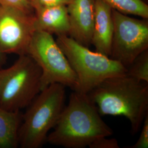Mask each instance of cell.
<instances>
[{
  "instance_id": "obj_1",
  "label": "cell",
  "mask_w": 148,
  "mask_h": 148,
  "mask_svg": "<svg viewBox=\"0 0 148 148\" xmlns=\"http://www.w3.org/2000/svg\"><path fill=\"white\" fill-rule=\"evenodd\" d=\"M101 116L88 94L73 91L47 142L65 148L88 147L98 138L113 134Z\"/></svg>"
},
{
  "instance_id": "obj_2",
  "label": "cell",
  "mask_w": 148,
  "mask_h": 148,
  "mask_svg": "<svg viewBox=\"0 0 148 148\" xmlns=\"http://www.w3.org/2000/svg\"><path fill=\"white\" fill-rule=\"evenodd\" d=\"M88 95L101 116L126 117L133 134L140 130L148 114V83L126 75L104 79Z\"/></svg>"
},
{
  "instance_id": "obj_3",
  "label": "cell",
  "mask_w": 148,
  "mask_h": 148,
  "mask_svg": "<svg viewBox=\"0 0 148 148\" xmlns=\"http://www.w3.org/2000/svg\"><path fill=\"white\" fill-rule=\"evenodd\" d=\"M65 87L60 84L49 85L27 106L19 128V147L41 148L47 142L65 106Z\"/></svg>"
},
{
  "instance_id": "obj_4",
  "label": "cell",
  "mask_w": 148,
  "mask_h": 148,
  "mask_svg": "<svg viewBox=\"0 0 148 148\" xmlns=\"http://www.w3.org/2000/svg\"><path fill=\"white\" fill-rule=\"evenodd\" d=\"M56 41L77 76L74 91L88 94L104 79L126 74L127 69L119 62L90 51L69 36H57Z\"/></svg>"
},
{
  "instance_id": "obj_5",
  "label": "cell",
  "mask_w": 148,
  "mask_h": 148,
  "mask_svg": "<svg viewBox=\"0 0 148 148\" xmlns=\"http://www.w3.org/2000/svg\"><path fill=\"white\" fill-rule=\"evenodd\" d=\"M42 71L29 55L19 56L9 68L0 69V106L9 111L27 108L41 92Z\"/></svg>"
},
{
  "instance_id": "obj_6",
  "label": "cell",
  "mask_w": 148,
  "mask_h": 148,
  "mask_svg": "<svg viewBox=\"0 0 148 148\" xmlns=\"http://www.w3.org/2000/svg\"><path fill=\"white\" fill-rule=\"evenodd\" d=\"M27 54L41 70V90L52 84H62L73 91L76 90L78 84L77 76L53 35L36 30Z\"/></svg>"
},
{
  "instance_id": "obj_7",
  "label": "cell",
  "mask_w": 148,
  "mask_h": 148,
  "mask_svg": "<svg viewBox=\"0 0 148 148\" xmlns=\"http://www.w3.org/2000/svg\"><path fill=\"white\" fill-rule=\"evenodd\" d=\"M114 31L110 57L126 68L140 54L148 49V21L112 9Z\"/></svg>"
},
{
  "instance_id": "obj_8",
  "label": "cell",
  "mask_w": 148,
  "mask_h": 148,
  "mask_svg": "<svg viewBox=\"0 0 148 148\" xmlns=\"http://www.w3.org/2000/svg\"><path fill=\"white\" fill-rule=\"evenodd\" d=\"M34 14L0 4V51L6 54H27L36 31Z\"/></svg>"
},
{
  "instance_id": "obj_9",
  "label": "cell",
  "mask_w": 148,
  "mask_h": 148,
  "mask_svg": "<svg viewBox=\"0 0 148 148\" xmlns=\"http://www.w3.org/2000/svg\"><path fill=\"white\" fill-rule=\"evenodd\" d=\"M95 0H71L67 7L70 22L69 36L89 48L92 45Z\"/></svg>"
},
{
  "instance_id": "obj_10",
  "label": "cell",
  "mask_w": 148,
  "mask_h": 148,
  "mask_svg": "<svg viewBox=\"0 0 148 148\" xmlns=\"http://www.w3.org/2000/svg\"><path fill=\"white\" fill-rule=\"evenodd\" d=\"M114 31L112 8L102 0H95L92 45L95 52L110 57Z\"/></svg>"
},
{
  "instance_id": "obj_11",
  "label": "cell",
  "mask_w": 148,
  "mask_h": 148,
  "mask_svg": "<svg viewBox=\"0 0 148 148\" xmlns=\"http://www.w3.org/2000/svg\"><path fill=\"white\" fill-rule=\"evenodd\" d=\"M36 30L52 35L69 36L70 22L66 5L41 7L34 10Z\"/></svg>"
},
{
  "instance_id": "obj_12",
  "label": "cell",
  "mask_w": 148,
  "mask_h": 148,
  "mask_svg": "<svg viewBox=\"0 0 148 148\" xmlns=\"http://www.w3.org/2000/svg\"><path fill=\"white\" fill-rule=\"evenodd\" d=\"M23 114L0 106V148L19 147V131Z\"/></svg>"
},
{
  "instance_id": "obj_13",
  "label": "cell",
  "mask_w": 148,
  "mask_h": 148,
  "mask_svg": "<svg viewBox=\"0 0 148 148\" xmlns=\"http://www.w3.org/2000/svg\"><path fill=\"white\" fill-rule=\"evenodd\" d=\"M112 9L123 14L148 18V5L142 0H102Z\"/></svg>"
},
{
  "instance_id": "obj_14",
  "label": "cell",
  "mask_w": 148,
  "mask_h": 148,
  "mask_svg": "<svg viewBox=\"0 0 148 148\" xmlns=\"http://www.w3.org/2000/svg\"><path fill=\"white\" fill-rule=\"evenodd\" d=\"M126 69L128 76L148 83V49L138 56Z\"/></svg>"
},
{
  "instance_id": "obj_15",
  "label": "cell",
  "mask_w": 148,
  "mask_h": 148,
  "mask_svg": "<svg viewBox=\"0 0 148 148\" xmlns=\"http://www.w3.org/2000/svg\"><path fill=\"white\" fill-rule=\"evenodd\" d=\"M142 131L137 142L127 148H148V114L146 115L142 126Z\"/></svg>"
},
{
  "instance_id": "obj_16",
  "label": "cell",
  "mask_w": 148,
  "mask_h": 148,
  "mask_svg": "<svg viewBox=\"0 0 148 148\" xmlns=\"http://www.w3.org/2000/svg\"><path fill=\"white\" fill-rule=\"evenodd\" d=\"M0 4L13 6L31 14L35 13L29 0H0Z\"/></svg>"
},
{
  "instance_id": "obj_17",
  "label": "cell",
  "mask_w": 148,
  "mask_h": 148,
  "mask_svg": "<svg viewBox=\"0 0 148 148\" xmlns=\"http://www.w3.org/2000/svg\"><path fill=\"white\" fill-rule=\"evenodd\" d=\"M90 148H119L118 142L115 138H108V137L99 138L91 143Z\"/></svg>"
},
{
  "instance_id": "obj_18",
  "label": "cell",
  "mask_w": 148,
  "mask_h": 148,
  "mask_svg": "<svg viewBox=\"0 0 148 148\" xmlns=\"http://www.w3.org/2000/svg\"><path fill=\"white\" fill-rule=\"evenodd\" d=\"M34 10L41 8L57 5H67L71 0H29Z\"/></svg>"
},
{
  "instance_id": "obj_19",
  "label": "cell",
  "mask_w": 148,
  "mask_h": 148,
  "mask_svg": "<svg viewBox=\"0 0 148 148\" xmlns=\"http://www.w3.org/2000/svg\"><path fill=\"white\" fill-rule=\"evenodd\" d=\"M7 61V54L0 51V69L2 68Z\"/></svg>"
}]
</instances>
